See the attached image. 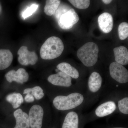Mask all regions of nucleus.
Returning a JSON list of instances; mask_svg holds the SVG:
<instances>
[{
    "label": "nucleus",
    "instance_id": "nucleus-1",
    "mask_svg": "<svg viewBox=\"0 0 128 128\" xmlns=\"http://www.w3.org/2000/svg\"><path fill=\"white\" fill-rule=\"evenodd\" d=\"M64 49V43L60 38L50 37L48 38L41 46L40 56L44 60L54 59L62 54Z\"/></svg>",
    "mask_w": 128,
    "mask_h": 128
},
{
    "label": "nucleus",
    "instance_id": "nucleus-2",
    "mask_svg": "<svg viewBox=\"0 0 128 128\" xmlns=\"http://www.w3.org/2000/svg\"><path fill=\"white\" fill-rule=\"evenodd\" d=\"M98 51V47L96 44L93 42H88L78 50L77 57L84 65L90 67L97 62Z\"/></svg>",
    "mask_w": 128,
    "mask_h": 128
},
{
    "label": "nucleus",
    "instance_id": "nucleus-3",
    "mask_svg": "<svg viewBox=\"0 0 128 128\" xmlns=\"http://www.w3.org/2000/svg\"><path fill=\"white\" fill-rule=\"evenodd\" d=\"M84 100L82 94L74 92L67 96H57L54 99L53 103L57 110L65 111L77 107L82 103Z\"/></svg>",
    "mask_w": 128,
    "mask_h": 128
},
{
    "label": "nucleus",
    "instance_id": "nucleus-4",
    "mask_svg": "<svg viewBox=\"0 0 128 128\" xmlns=\"http://www.w3.org/2000/svg\"><path fill=\"white\" fill-rule=\"evenodd\" d=\"M79 19V16L74 9L71 8L59 18L58 24L62 29L69 30L77 23Z\"/></svg>",
    "mask_w": 128,
    "mask_h": 128
},
{
    "label": "nucleus",
    "instance_id": "nucleus-5",
    "mask_svg": "<svg viewBox=\"0 0 128 128\" xmlns=\"http://www.w3.org/2000/svg\"><path fill=\"white\" fill-rule=\"evenodd\" d=\"M110 76L113 79L120 83L128 82V70L122 65L116 62H112L109 66Z\"/></svg>",
    "mask_w": 128,
    "mask_h": 128
},
{
    "label": "nucleus",
    "instance_id": "nucleus-6",
    "mask_svg": "<svg viewBox=\"0 0 128 128\" xmlns=\"http://www.w3.org/2000/svg\"><path fill=\"white\" fill-rule=\"evenodd\" d=\"M44 111L42 108L38 105L32 106L28 114L30 128H41L42 125Z\"/></svg>",
    "mask_w": 128,
    "mask_h": 128
},
{
    "label": "nucleus",
    "instance_id": "nucleus-7",
    "mask_svg": "<svg viewBox=\"0 0 128 128\" xmlns=\"http://www.w3.org/2000/svg\"><path fill=\"white\" fill-rule=\"evenodd\" d=\"M18 54L19 55L18 60L22 65L26 66L29 64L34 65L37 63L38 56L34 52H31L26 46H22L18 50Z\"/></svg>",
    "mask_w": 128,
    "mask_h": 128
},
{
    "label": "nucleus",
    "instance_id": "nucleus-8",
    "mask_svg": "<svg viewBox=\"0 0 128 128\" xmlns=\"http://www.w3.org/2000/svg\"><path fill=\"white\" fill-rule=\"evenodd\" d=\"M48 80L54 86L68 87L72 85L71 77L61 71L50 75L48 77Z\"/></svg>",
    "mask_w": 128,
    "mask_h": 128
},
{
    "label": "nucleus",
    "instance_id": "nucleus-9",
    "mask_svg": "<svg viewBox=\"0 0 128 128\" xmlns=\"http://www.w3.org/2000/svg\"><path fill=\"white\" fill-rule=\"evenodd\" d=\"M5 77L9 82L14 81L18 83L23 84L28 81L29 78V75L25 69L20 68L16 71L12 70L8 72L5 75Z\"/></svg>",
    "mask_w": 128,
    "mask_h": 128
},
{
    "label": "nucleus",
    "instance_id": "nucleus-10",
    "mask_svg": "<svg viewBox=\"0 0 128 128\" xmlns=\"http://www.w3.org/2000/svg\"><path fill=\"white\" fill-rule=\"evenodd\" d=\"M98 23L100 30L105 33H108L111 32L113 27L112 16L108 12L102 13L98 16Z\"/></svg>",
    "mask_w": 128,
    "mask_h": 128
},
{
    "label": "nucleus",
    "instance_id": "nucleus-11",
    "mask_svg": "<svg viewBox=\"0 0 128 128\" xmlns=\"http://www.w3.org/2000/svg\"><path fill=\"white\" fill-rule=\"evenodd\" d=\"M14 116L16 122L14 128H30L28 115L21 108H18L14 112Z\"/></svg>",
    "mask_w": 128,
    "mask_h": 128
},
{
    "label": "nucleus",
    "instance_id": "nucleus-12",
    "mask_svg": "<svg viewBox=\"0 0 128 128\" xmlns=\"http://www.w3.org/2000/svg\"><path fill=\"white\" fill-rule=\"evenodd\" d=\"M116 108V104L112 101H108L102 104L97 108L95 112L97 116L103 117L112 114Z\"/></svg>",
    "mask_w": 128,
    "mask_h": 128
},
{
    "label": "nucleus",
    "instance_id": "nucleus-13",
    "mask_svg": "<svg viewBox=\"0 0 128 128\" xmlns=\"http://www.w3.org/2000/svg\"><path fill=\"white\" fill-rule=\"evenodd\" d=\"M116 62L122 65H126L128 64V50L123 46H120L114 49Z\"/></svg>",
    "mask_w": 128,
    "mask_h": 128
},
{
    "label": "nucleus",
    "instance_id": "nucleus-14",
    "mask_svg": "<svg viewBox=\"0 0 128 128\" xmlns=\"http://www.w3.org/2000/svg\"><path fill=\"white\" fill-rule=\"evenodd\" d=\"M102 78L100 75L96 72L91 74L88 80V87L92 92H96L98 91L102 86Z\"/></svg>",
    "mask_w": 128,
    "mask_h": 128
},
{
    "label": "nucleus",
    "instance_id": "nucleus-15",
    "mask_svg": "<svg viewBox=\"0 0 128 128\" xmlns=\"http://www.w3.org/2000/svg\"><path fill=\"white\" fill-rule=\"evenodd\" d=\"M13 55L9 50H0V70H5L11 64Z\"/></svg>",
    "mask_w": 128,
    "mask_h": 128
},
{
    "label": "nucleus",
    "instance_id": "nucleus-16",
    "mask_svg": "<svg viewBox=\"0 0 128 128\" xmlns=\"http://www.w3.org/2000/svg\"><path fill=\"white\" fill-rule=\"evenodd\" d=\"M79 117L76 112H71L66 114L62 128H78Z\"/></svg>",
    "mask_w": 128,
    "mask_h": 128
},
{
    "label": "nucleus",
    "instance_id": "nucleus-17",
    "mask_svg": "<svg viewBox=\"0 0 128 128\" xmlns=\"http://www.w3.org/2000/svg\"><path fill=\"white\" fill-rule=\"evenodd\" d=\"M57 68L58 70L65 73L71 78L74 79L79 78L80 74L78 70L68 63L62 62L57 65Z\"/></svg>",
    "mask_w": 128,
    "mask_h": 128
},
{
    "label": "nucleus",
    "instance_id": "nucleus-18",
    "mask_svg": "<svg viewBox=\"0 0 128 128\" xmlns=\"http://www.w3.org/2000/svg\"><path fill=\"white\" fill-rule=\"evenodd\" d=\"M6 99L7 102L12 104L14 109L20 107L24 102L23 96L19 93L9 94L6 96Z\"/></svg>",
    "mask_w": 128,
    "mask_h": 128
},
{
    "label": "nucleus",
    "instance_id": "nucleus-19",
    "mask_svg": "<svg viewBox=\"0 0 128 128\" xmlns=\"http://www.w3.org/2000/svg\"><path fill=\"white\" fill-rule=\"evenodd\" d=\"M60 1L59 0H48L44 9V13L48 16H51L55 13L58 8Z\"/></svg>",
    "mask_w": 128,
    "mask_h": 128
},
{
    "label": "nucleus",
    "instance_id": "nucleus-20",
    "mask_svg": "<svg viewBox=\"0 0 128 128\" xmlns=\"http://www.w3.org/2000/svg\"><path fill=\"white\" fill-rule=\"evenodd\" d=\"M68 1L76 8L80 9H87L90 4L89 0H70Z\"/></svg>",
    "mask_w": 128,
    "mask_h": 128
},
{
    "label": "nucleus",
    "instance_id": "nucleus-21",
    "mask_svg": "<svg viewBox=\"0 0 128 128\" xmlns=\"http://www.w3.org/2000/svg\"><path fill=\"white\" fill-rule=\"evenodd\" d=\"M118 33L120 38L124 40L128 36V24L126 22H122L120 24L118 27Z\"/></svg>",
    "mask_w": 128,
    "mask_h": 128
},
{
    "label": "nucleus",
    "instance_id": "nucleus-22",
    "mask_svg": "<svg viewBox=\"0 0 128 128\" xmlns=\"http://www.w3.org/2000/svg\"><path fill=\"white\" fill-rule=\"evenodd\" d=\"M38 7V5L34 4L26 8L22 13V16L24 19L32 16L34 12L37 10Z\"/></svg>",
    "mask_w": 128,
    "mask_h": 128
},
{
    "label": "nucleus",
    "instance_id": "nucleus-23",
    "mask_svg": "<svg viewBox=\"0 0 128 128\" xmlns=\"http://www.w3.org/2000/svg\"><path fill=\"white\" fill-rule=\"evenodd\" d=\"M118 108L120 112L125 114H128V98L121 99L118 102Z\"/></svg>",
    "mask_w": 128,
    "mask_h": 128
},
{
    "label": "nucleus",
    "instance_id": "nucleus-24",
    "mask_svg": "<svg viewBox=\"0 0 128 128\" xmlns=\"http://www.w3.org/2000/svg\"><path fill=\"white\" fill-rule=\"evenodd\" d=\"M31 94L37 100H40L44 96L43 90L39 86H34L32 88Z\"/></svg>",
    "mask_w": 128,
    "mask_h": 128
},
{
    "label": "nucleus",
    "instance_id": "nucleus-25",
    "mask_svg": "<svg viewBox=\"0 0 128 128\" xmlns=\"http://www.w3.org/2000/svg\"><path fill=\"white\" fill-rule=\"evenodd\" d=\"M25 102H34V98L31 94H27L24 98Z\"/></svg>",
    "mask_w": 128,
    "mask_h": 128
},
{
    "label": "nucleus",
    "instance_id": "nucleus-26",
    "mask_svg": "<svg viewBox=\"0 0 128 128\" xmlns=\"http://www.w3.org/2000/svg\"><path fill=\"white\" fill-rule=\"evenodd\" d=\"M32 91V88H26L24 90L23 92L24 94H31Z\"/></svg>",
    "mask_w": 128,
    "mask_h": 128
},
{
    "label": "nucleus",
    "instance_id": "nucleus-27",
    "mask_svg": "<svg viewBox=\"0 0 128 128\" xmlns=\"http://www.w3.org/2000/svg\"><path fill=\"white\" fill-rule=\"evenodd\" d=\"M102 2L106 4H108L112 2V0H102Z\"/></svg>",
    "mask_w": 128,
    "mask_h": 128
},
{
    "label": "nucleus",
    "instance_id": "nucleus-28",
    "mask_svg": "<svg viewBox=\"0 0 128 128\" xmlns=\"http://www.w3.org/2000/svg\"></svg>",
    "mask_w": 128,
    "mask_h": 128
}]
</instances>
